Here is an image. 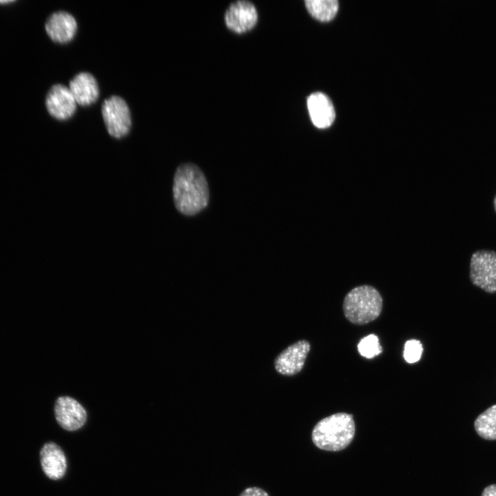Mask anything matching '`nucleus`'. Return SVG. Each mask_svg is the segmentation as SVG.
I'll return each mask as SVG.
<instances>
[{"label": "nucleus", "mask_w": 496, "mask_h": 496, "mask_svg": "<svg viewBox=\"0 0 496 496\" xmlns=\"http://www.w3.org/2000/svg\"><path fill=\"white\" fill-rule=\"evenodd\" d=\"M45 28L52 41L65 43L70 41L76 34L77 22L72 14L59 10L50 15L46 20Z\"/></svg>", "instance_id": "obj_10"}, {"label": "nucleus", "mask_w": 496, "mask_h": 496, "mask_svg": "<svg viewBox=\"0 0 496 496\" xmlns=\"http://www.w3.org/2000/svg\"><path fill=\"white\" fill-rule=\"evenodd\" d=\"M477 433L488 440H496V404L479 414L474 422Z\"/></svg>", "instance_id": "obj_14"}, {"label": "nucleus", "mask_w": 496, "mask_h": 496, "mask_svg": "<svg viewBox=\"0 0 496 496\" xmlns=\"http://www.w3.org/2000/svg\"><path fill=\"white\" fill-rule=\"evenodd\" d=\"M56 422L65 430L72 431L82 427L87 420V413L76 400L68 396L57 398L54 405Z\"/></svg>", "instance_id": "obj_7"}, {"label": "nucleus", "mask_w": 496, "mask_h": 496, "mask_svg": "<svg viewBox=\"0 0 496 496\" xmlns=\"http://www.w3.org/2000/svg\"><path fill=\"white\" fill-rule=\"evenodd\" d=\"M423 351V347L419 340L412 339L406 342L403 356L404 360L410 364L420 360Z\"/></svg>", "instance_id": "obj_17"}, {"label": "nucleus", "mask_w": 496, "mask_h": 496, "mask_svg": "<svg viewBox=\"0 0 496 496\" xmlns=\"http://www.w3.org/2000/svg\"><path fill=\"white\" fill-rule=\"evenodd\" d=\"M355 424L351 414L338 413L320 420L311 433L313 443L326 451H340L353 441Z\"/></svg>", "instance_id": "obj_2"}, {"label": "nucleus", "mask_w": 496, "mask_h": 496, "mask_svg": "<svg viewBox=\"0 0 496 496\" xmlns=\"http://www.w3.org/2000/svg\"><path fill=\"white\" fill-rule=\"evenodd\" d=\"M482 496H496V484H491L486 487Z\"/></svg>", "instance_id": "obj_19"}, {"label": "nucleus", "mask_w": 496, "mask_h": 496, "mask_svg": "<svg viewBox=\"0 0 496 496\" xmlns=\"http://www.w3.org/2000/svg\"><path fill=\"white\" fill-rule=\"evenodd\" d=\"M69 88L76 103L89 105L99 96V87L95 77L90 72H81L76 74L69 83Z\"/></svg>", "instance_id": "obj_13"}, {"label": "nucleus", "mask_w": 496, "mask_h": 496, "mask_svg": "<svg viewBox=\"0 0 496 496\" xmlns=\"http://www.w3.org/2000/svg\"><path fill=\"white\" fill-rule=\"evenodd\" d=\"M101 113L106 129L112 136L120 138L128 134L132 118L130 108L123 98L112 95L106 99L102 104Z\"/></svg>", "instance_id": "obj_4"}, {"label": "nucleus", "mask_w": 496, "mask_h": 496, "mask_svg": "<svg viewBox=\"0 0 496 496\" xmlns=\"http://www.w3.org/2000/svg\"><path fill=\"white\" fill-rule=\"evenodd\" d=\"M258 21L254 5L248 1L240 0L232 3L225 14V24L229 29L242 33L251 30Z\"/></svg>", "instance_id": "obj_9"}, {"label": "nucleus", "mask_w": 496, "mask_h": 496, "mask_svg": "<svg viewBox=\"0 0 496 496\" xmlns=\"http://www.w3.org/2000/svg\"><path fill=\"white\" fill-rule=\"evenodd\" d=\"M239 496H269L263 489L259 487H249L245 488Z\"/></svg>", "instance_id": "obj_18"}, {"label": "nucleus", "mask_w": 496, "mask_h": 496, "mask_svg": "<svg viewBox=\"0 0 496 496\" xmlns=\"http://www.w3.org/2000/svg\"><path fill=\"white\" fill-rule=\"evenodd\" d=\"M382 304V298L375 288L362 285L355 287L346 295L343 311L351 322L365 324L378 318Z\"/></svg>", "instance_id": "obj_3"}, {"label": "nucleus", "mask_w": 496, "mask_h": 496, "mask_svg": "<svg viewBox=\"0 0 496 496\" xmlns=\"http://www.w3.org/2000/svg\"><path fill=\"white\" fill-rule=\"evenodd\" d=\"M40 461L43 471L50 479H59L65 475L66 457L56 444L48 442L43 446L40 451Z\"/></svg>", "instance_id": "obj_11"}, {"label": "nucleus", "mask_w": 496, "mask_h": 496, "mask_svg": "<svg viewBox=\"0 0 496 496\" xmlns=\"http://www.w3.org/2000/svg\"><path fill=\"white\" fill-rule=\"evenodd\" d=\"M307 108L313 124L318 128H327L335 116L334 107L330 99L322 92L312 93L307 99Z\"/></svg>", "instance_id": "obj_12"}, {"label": "nucleus", "mask_w": 496, "mask_h": 496, "mask_svg": "<svg viewBox=\"0 0 496 496\" xmlns=\"http://www.w3.org/2000/svg\"><path fill=\"white\" fill-rule=\"evenodd\" d=\"M14 1H0V4L12 3Z\"/></svg>", "instance_id": "obj_20"}, {"label": "nucleus", "mask_w": 496, "mask_h": 496, "mask_svg": "<svg viewBox=\"0 0 496 496\" xmlns=\"http://www.w3.org/2000/svg\"><path fill=\"white\" fill-rule=\"evenodd\" d=\"M493 203H494L495 210V211H496V195H495V198H494Z\"/></svg>", "instance_id": "obj_21"}, {"label": "nucleus", "mask_w": 496, "mask_h": 496, "mask_svg": "<svg viewBox=\"0 0 496 496\" xmlns=\"http://www.w3.org/2000/svg\"><path fill=\"white\" fill-rule=\"evenodd\" d=\"M304 3L310 14L321 21L331 20L338 10L336 0H306Z\"/></svg>", "instance_id": "obj_15"}, {"label": "nucleus", "mask_w": 496, "mask_h": 496, "mask_svg": "<svg viewBox=\"0 0 496 496\" xmlns=\"http://www.w3.org/2000/svg\"><path fill=\"white\" fill-rule=\"evenodd\" d=\"M310 351L307 340H300L289 346L275 359L274 366L278 373L284 375H293L303 368Z\"/></svg>", "instance_id": "obj_8"}, {"label": "nucleus", "mask_w": 496, "mask_h": 496, "mask_svg": "<svg viewBox=\"0 0 496 496\" xmlns=\"http://www.w3.org/2000/svg\"><path fill=\"white\" fill-rule=\"evenodd\" d=\"M360 354L366 358H372L382 353V347L377 335L370 334L363 338L358 345Z\"/></svg>", "instance_id": "obj_16"}, {"label": "nucleus", "mask_w": 496, "mask_h": 496, "mask_svg": "<svg viewBox=\"0 0 496 496\" xmlns=\"http://www.w3.org/2000/svg\"><path fill=\"white\" fill-rule=\"evenodd\" d=\"M173 197L177 210L187 216L195 215L207 205L208 185L198 166L184 163L177 168L174 177Z\"/></svg>", "instance_id": "obj_1"}, {"label": "nucleus", "mask_w": 496, "mask_h": 496, "mask_svg": "<svg viewBox=\"0 0 496 496\" xmlns=\"http://www.w3.org/2000/svg\"><path fill=\"white\" fill-rule=\"evenodd\" d=\"M45 106L52 116L58 120H66L75 113L76 101L69 87L57 83L48 90Z\"/></svg>", "instance_id": "obj_6"}, {"label": "nucleus", "mask_w": 496, "mask_h": 496, "mask_svg": "<svg viewBox=\"0 0 496 496\" xmlns=\"http://www.w3.org/2000/svg\"><path fill=\"white\" fill-rule=\"evenodd\" d=\"M470 279L472 283L487 293H496V252L480 250L471 258Z\"/></svg>", "instance_id": "obj_5"}]
</instances>
